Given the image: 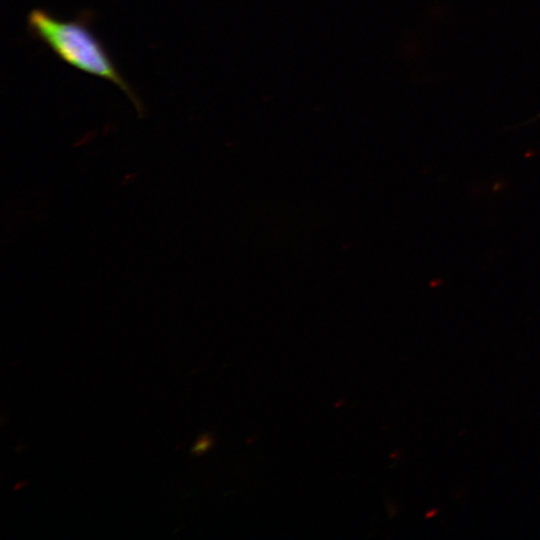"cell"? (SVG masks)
Masks as SVG:
<instances>
[{
    "instance_id": "6da1fadb",
    "label": "cell",
    "mask_w": 540,
    "mask_h": 540,
    "mask_svg": "<svg viewBox=\"0 0 540 540\" xmlns=\"http://www.w3.org/2000/svg\"><path fill=\"white\" fill-rule=\"evenodd\" d=\"M91 20V12H82L74 19L64 20L43 8H34L27 16V29L31 37L46 45L72 68L115 84L141 115L143 107L139 97L93 33Z\"/></svg>"
},
{
    "instance_id": "7a4b0ae2",
    "label": "cell",
    "mask_w": 540,
    "mask_h": 540,
    "mask_svg": "<svg viewBox=\"0 0 540 540\" xmlns=\"http://www.w3.org/2000/svg\"><path fill=\"white\" fill-rule=\"evenodd\" d=\"M212 438L208 435H202L195 443L192 452L193 454L200 455L205 453L212 446Z\"/></svg>"
}]
</instances>
